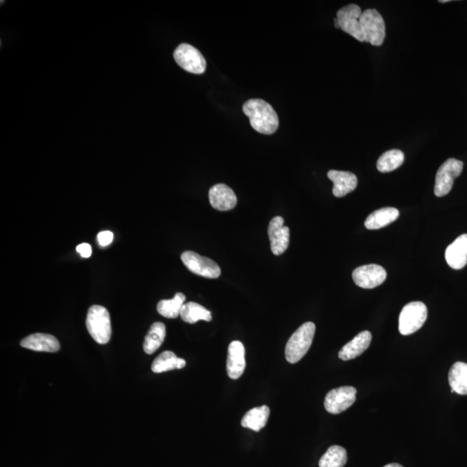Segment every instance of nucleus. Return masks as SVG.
<instances>
[{
	"label": "nucleus",
	"instance_id": "4",
	"mask_svg": "<svg viewBox=\"0 0 467 467\" xmlns=\"http://www.w3.org/2000/svg\"><path fill=\"white\" fill-rule=\"evenodd\" d=\"M428 318V309L424 303L414 302L407 304L399 316V332L407 336L422 327Z\"/></svg>",
	"mask_w": 467,
	"mask_h": 467
},
{
	"label": "nucleus",
	"instance_id": "24",
	"mask_svg": "<svg viewBox=\"0 0 467 467\" xmlns=\"http://www.w3.org/2000/svg\"><path fill=\"white\" fill-rule=\"evenodd\" d=\"M166 334L165 325L161 322L151 325L147 335L144 337L143 349L147 354H154L161 346Z\"/></svg>",
	"mask_w": 467,
	"mask_h": 467
},
{
	"label": "nucleus",
	"instance_id": "3",
	"mask_svg": "<svg viewBox=\"0 0 467 467\" xmlns=\"http://www.w3.org/2000/svg\"><path fill=\"white\" fill-rule=\"evenodd\" d=\"M86 326L96 343L106 344L109 342L112 336V326L109 311L105 307L92 306L88 311Z\"/></svg>",
	"mask_w": 467,
	"mask_h": 467
},
{
	"label": "nucleus",
	"instance_id": "28",
	"mask_svg": "<svg viewBox=\"0 0 467 467\" xmlns=\"http://www.w3.org/2000/svg\"><path fill=\"white\" fill-rule=\"evenodd\" d=\"M97 240L100 245L106 247L113 243L114 234L111 231L100 232L97 236Z\"/></svg>",
	"mask_w": 467,
	"mask_h": 467
},
{
	"label": "nucleus",
	"instance_id": "22",
	"mask_svg": "<svg viewBox=\"0 0 467 467\" xmlns=\"http://www.w3.org/2000/svg\"><path fill=\"white\" fill-rule=\"evenodd\" d=\"M182 320L185 323L195 324L199 320L210 322L212 320V314L205 307L195 302L185 303L180 311Z\"/></svg>",
	"mask_w": 467,
	"mask_h": 467
},
{
	"label": "nucleus",
	"instance_id": "9",
	"mask_svg": "<svg viewBox=\"0 0 467 467\" xmlns=\"http://www.w3.org/2000/svg\"><path fill=\"white\" fill-rule=\"evenodd\" d=\"M182 262L196 276L217 279L221 276L220 266L213 259L201 257L194 251H187L181 255Z\"/></svg>",
	"mask_w": 467,
	"mask_h": 467
},
{
	"label": "nucleus",
	"instance_id": "16",
	"mask_svg": "<svg viewBox=\"0 0 467 467\" xmlns=\"http://www.w3.org/2000/svg\"><path fill=\"white\" fill-rule=\"evenodd\" d=\"M445 257L447 264L454 269H461L467 264V234L459 236L447 247Z\"/></svg>",
	"mask_w": 467,
	"mask_h": 467
},
{
	"label": "nucleus",
	"instance_id": "2",
	"mask_svg": "<svg viewBox=\"0 0 467 467\" xmlns=\"http://www.w3.org/2000/svg\"><path fill=\"white\" fill-rule=\"evenodd\" d=\"M316 331L313 322L303 324L289 339L285 346V355L287 361L296 363L302 360L309 351Z\"/></svg>",
	"mask_w": 467,
	"mask_h": 467
},
{
	"label": "nucleus",
	"instance_id": "29",
	"mask_svg": "<svg viewBox=\"0 0 467 467\" xmlns=\"http://www.w3.org/2000/svg\"><path fill=\"white\" fill-rule=\"evenodd\" d=\"M76 251L81 255V257L88 258L91 257L92 248L88 243H81L76 247Z\"/></svg>",
	"mask_w": 467,
	"mask_h": 467
},
{
	"label": "nucleus",
	"instance_id": "6",
	"mask_svg": "<svg viewBox=\"0 0 467 467\" xmlns=\"http://www.w3.org/2000/svg\"><path fill=\"white\" fill-rule=\"evenodd\" d=\"M360 7L354 4H351L337 11V18L339 21V28L347 33L359 42H366V36L363 32L360 18L362 16Z\"/></svg>",
	"mask_w": 467,
	"mask_h": 467
},
{
	"label": "nucleus",
	"instance_id": "30",
	"mask_svg": "<svg viewBox=\"0 0 467 467\" xmlns=\"http://www.w3.org/2000/svg\"><path fill=\"white\" fill-rule=\"evenodd\" d=\"M384 467H403V466L400 464H398V463H391V464L386 465Z\"/></svg>",
	"mask_w": 467,
	"mask_h": 467
},
{
	"label": "nucleus",
	"instance_id": "5",
	"mask_svg": "<svg viewBox=\"0 0 467 467\" xmlns=\"http://www.w3.org/2000/svg\"><path fill=\"white\" fill-rule=\"evenodd\" d=\"M177 65L185 72L201 75L206 70V60L201 52L188 43H181L173 53Z\"/></svg>",
	"mask_w": 467,
	"mask_h": 467
},
{
	"label": "nucleus",
	"instance_id": "1",
	"mask_svg": "<svg viewBox=\"0 0 467 467\" xmlns=\"http://www.w3.org/2000/svg\"><path fill=\"white\" fill-rule=\"evenodd\" d=\"M251 127L262 135H270L279 128V117L269 103L262 99L248 100L243 106Z\"/></svg>",
	"mask_w": 467,
	"mask_h": 467
},
{
	"label": "nucleus",
	"instance_id": "13",
	"mask_svg": "<svg viewBox=\"0 0 467 467\" xmlns=\"http://www.w3.org/2000/svg\"><path fill=\"white\" fill-rule=\"evenodd\" d=\"M245 367V348L240 341H233L229 344L228 350V376L233 380L238 379L243 376Z\"/></svg>",
	"mask_w": 467,
	"mask_h": 467
},
{
	"label": "nucleus",
	"instance_id": "8",
	"mask_svg": "<svg viewBox=\"0 0 467 467\" xmlns=\"http://www.w3.org/2000/svg\"><path fill=\"white\" fill-rule=\"evenodd\" d=\"M464 164L456 158L447 159L441 165L435 177V194L438 198L449 194L456 177L461 175Z\"/></svg>",
	"mask_w": 467,
	"mask_h": 467
},
{
	"label": "nucleus",
	"instance_id": "20",
	"mask_svg": "<svg viewBox=\"0 0 467 467\" xmlns=\"http://www.w3.org/2000/svg\"><path fill=\"white\" fill-rule=\"evenodd\" d=\"M269 414L270 410L268 406L254 407L244 415L242 426L243 428L254 430L255 432L261 431V429L268 424Z\"/></svg>",
	"mask_w": 467,
	"mask_h": 467
},
{
	"label": "nucleus",
	"instance_id": "18",
	"mask_svg": "<svg viewBox=\"0 0 467 467\" xmlns=\"http://www.w3.org/2000/svg\"><path fill=\"white\" fill-rule=\"evenodd\" d=\"M372 335L369 331H363L346 344L339 352L341 360L348 361L359 357L368 349L372 343Z\"/></svg>",
	"mask_w": 467,
	"mask_h": 467
},
{
	"label": "nucleus",
	"instance_id": "11",
	"mask_svg": "<svg viewBox=\"0 0 467 467\" xmlns=\"http://www.w3.org/2000/svg\"><path fill=\"white\" fill-rule=\"evenodd\" d=\"M352 278L359 287L372 289L384 283L387 272L379 265H365L356 269L352 273Z\"/></svg>",
	"mask_w": 467,
	"mask_h": 467
},
{
	"label": "nucleus",
	"instance_id": "10",
	"mask_svg": "<svg viewBox=\"0 0 467 467\" xmlns=\"http://www.w3.org/2000/svg\"><path fill=\"white\" fill-rule=\"evenodd\" d=\"M357 389L351 386H343L332 389L325 399V407L330 414H339L353 405Z\"/></svg>",
	"mask_w": 467,
	"mask_h": 467
},
{
	"label": "nucleus",
	"instance_id": "14",
	"mask_svg": "<svg viewBox=\"0 0 467 467\" xmlns=\"http://www.w3.org/2000/svg\"><path fill=\"white\" fill-rule=\"evenodd\" d=\"M210 205L215 210L228 211L234 209L237 203L235 192L228 185L217 184L210 188L209 191Z\"/></svg>",
	"mask_w": 467,
	"mask_h": 467
},
{
	"label": "nucleus",
	"instance_id": "31",
	"mask_svg": "<svg viewBox=\"0 0 467 467\" xmlns=\"http://www.w3.org/2000/svg\"><path fill=\"white\" fill-rule=\"evenodd\" d=\"M334 23H335V27H336V28H339V21H337V18H336L335 20H334Z\"/></svg>",
	"mask_w": 467,
	"mask_h": 467
},
{
	"label": "nucleus",
	"instance_id": "21",
	"mask_svg": "<svg viewBox=\"0 0 467 467\" xmlns=\"http://www.w3.org/2000/svg\"><path fill=\"white\" fill-rule=\"evenodd\" d=\"M185 365L187 362L184 359L177 358L172 351H166L156 358L151 365V370L154 373H163L169 370L183 369Z\"/></svg>",
	"mask_w": 467,
	"mask_h": 467
},
{
	"label": "nucleus",
	"instance_id": "19",
	"mask_svg": "<svg viewBox=\"0 0 467 467\" xmlns=\"http://www.w3.org/2000/svg\"><path fill=\"white\" fill-rule=\"evenodd\" d=\"M399 210L395 208L388 207L374 211L365 220V225L368 229H379L392 224L399 217Z\"/></svg>",
	"mask_w": 467,
	"mask_h": 467
},
{
	"label": "nucleus",
	"instance_id": "7",
	"mask_svg": "<svg viewBox=\"0 0 467 467\" xmlns=\"http://www.w3.org/2000/svg\"><path fill=\"white\" fill-rule=\"evenodd\" d=\"M360 23L366 36V43L374 46H381L386 36L385 23L381 15L376 9H368L363 12Z\"/></svg>",
	"mask_w": 467,
	"mask_h": 467
},
{
	"label": "nucleus",
	"instance_id": "12",
	"mask_svg": "<svg viewBox=\"0 0 467 467\" xmlns=\"http://www.w3.org/2000/svg\"><path fill=\"white\" fill-rule=\"evenodd\" d=\"M270 246L273 255H280L287 250L290 231L284 225V219L281 217H273L269 226Z\"/></svg>",
	"mask_w": 467,
	"mask_h": 467
},
{
	"label": "nucleus",
	"instance_id": "27",
	"mask_svg": "<svg viewBox=\"0 0 467 467\" xmlns=\"http://www.w3.org/2000/svg\"><path fill=\"white\" fill-rule=\"evenodd\" d=\"M347 462V452L340 446H332L322 456L318 466L320 467H344Z\"/></svg>",
	"mask_w": 467,
	"mask_h": 467
},
{
	"label": "nucleus",
	"instance_id": "15",
	"mask_svg": "<svg viewBox=\"0 0 467 467\" xmlns=\"http://www.w3.org/2000/svg\"><path fill=\"white\" fill-rule=\"evenodd\" d=\"M327 176L333 182L332 194L336 198L351 194L358 187V177L350 172H341V170H329Z\"/></svg>",
	"mask_w": 467,
	"mask_h": 467
},
{
	"label": "nucleus",
	"instance_id": "26",
	"mask_svg": "<svg viewBox=\"0 0 467 467\" xmlns=\"http://www.w3.org/2000/svg\"><path fill=\"white\" fill-rule=\"evenodd\" d=\"M404 154L401 150L394 149L380 156L377 163L380 172H391L400 168L404 162Z\"/></svg>",
	"mask_w": 467,
	"mask_h": 467
},
{
	"label": "nucleus",
	"instance_id": "23",
	"mask_svg": "<svg viewBox=\"0 0 467 467\" xmlns=\"http://www.w3.org/2000/svg\"><path fill=\"white\" fill-rule=\"evenodd\" d=\"M448 381L455 393L459 395H467V363H455L448 374Z\"/></svg>",
	"mask_w": 467,
	"mask_h": 467
},
{
	"label": "nucleus",
	"instance_id": "25",
	"mask_svg": "<svg viewBox=\"0 0 467 467\" xmlns=\"http://www.w3.org/2000/svg\"><path fill=\"white\" fill-rule=\"evenodd\" d=\"M185 296L182 292H177L172 299H163L157 306L158 313L163 317L176 318L180 316L182 307L184 305Z\"/></svg>",
	"mask_w": 467,
	"mask_h": 467
},
{
	"label": "nucleus",
	"instance_id": "17",
	"mask_svg": "<svg viewBox=\"0 0 467 467\" xmlns=\"http://www.w3.org/2000/svg\"><path fill=\"white\" fill-rule=\"evenodd\" d=\"M20 346L35 351L57 352L60 350V344L54 336L46 333H35L25 337Z\"/></svg>",
	"mask_w": 467,
	"mask_h": 467
}]
</instances>
